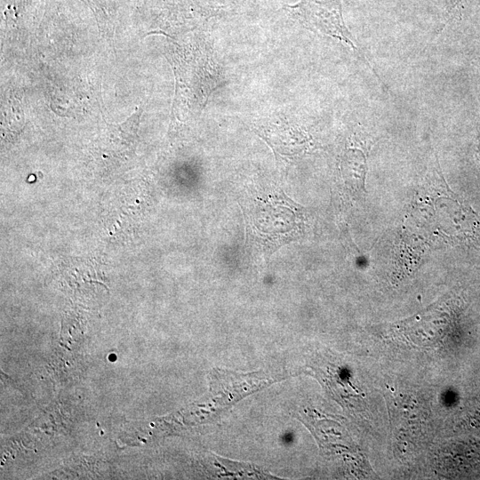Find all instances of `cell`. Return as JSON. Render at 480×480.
Segmentation results:
<instances>
[{"mask_svg": "<svg viewBox=\"0 0 480 480\" xmlns=\"http://www.w3.org/2000/svg\"><path fill=\"white\" fill-rule=\"evenodd\" d=\"M281 156H293L303 152L309 144V138L302 131L288 124H269L257 132Z\"/></svg>", "mask_w": 480, "mask_h": 480, "instance_id": "cell-2", "label": "cell"}, {"mask_svg": "<svg viewBox=\"0 0 480 480\" xmlns=\"http://www.w3.org/2000/svg\"><path fill=\"white\" fill-rule=\"evenodd\" d=\"M478 156L480 157V138H479V143H478Z\"/></svg>", "mask_w": 480, "mask_h": 480, "instance_id": "cell-4", "label": "cell"}, {"mask_svg": "<svg viewBox=\"0 0 480 480\" xmlns=\"http://www.w3.org/2000/svg\"><path fill=\"white\" fill-rule=\"evenodd\" d=\"M367 170L365 156L358 149H348L341 160L344 178L353 188H363Z\"/></svg>", "mask_w": 480, "mask_h": 480, "instance_id": "cell-3", "label": "cell"}, {"mask_svg": "<svg viewBox=\"0 0 480 480\" xmlns=\"http://www.w3.org/2000/svg\"><path fill=\"white\" fill-rule=\"evenodd\" d=\"M284 7L307 28L339 39L363 53L345 26L340 0H301L295 5Z\"/></svg>", "mask_w": 480, "mask_h": 480, "instance_id": "cell-1", "label": "cell"}]
</instances>
